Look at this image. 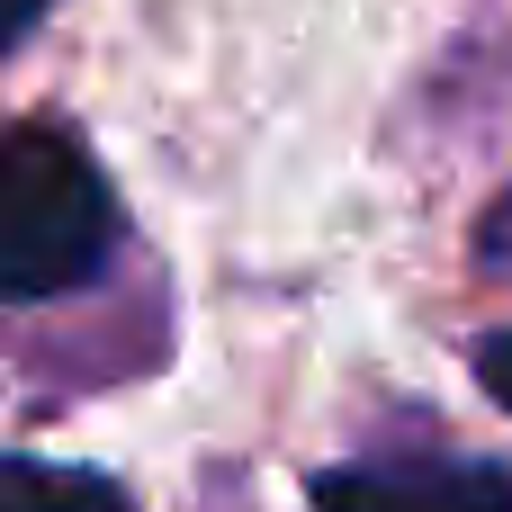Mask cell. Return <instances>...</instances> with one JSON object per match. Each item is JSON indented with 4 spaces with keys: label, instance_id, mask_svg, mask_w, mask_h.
<instances>
[{
    "label": "cell",
    "instance_id": "cell-1",
    "mask_svg": "<svg viewBox=\"0 0 512 512\" xmlns=\"http://www.w3.org/2000/svg\"><path fill=\"white\" fill-rule=\"evenodd\" d=\"M117 252V198L81 135L9 126L0 135V297H72Z\"/></svg>",
    "mask_w": 512,
    "mask_h": 512
},
{
    "label": "cell",
    "instance_id": "cell-2",
    "mask_svg": "<svg viewBox=\"0 0 512 512\" xmlns=\"http://www.w3.org/2000/svg\"><path fill=\"white\" fill-rule=\"evenodd\" d=\"M315 512H512V477L486 459L333 468V477H315Z\"/></svg>",
    "mask_w": 512,
    "mask_h": 512
},
{
    "label": "cell",
    "instance_id": "cell-3",
    "mask_svg": "<svg viewBox=\"0 0 512 512\" xmlns=\"http://www.w3.org/2000/svg\"><path fill=\"white\" fill-rule=\"evenodd\" d=\"M0 512H126V495L99 468H54V459H0Z\"/></svg>",
    "mask_w": 512,
    "mask_h": 512
},
{
    "label": "cell",
    "instance_id": "cell-4",
    "mask_svg": "<svg viewBox=\"0 0 512 512\" xmlns=\"http://www.w3.org/2000/svg\"><path fill=\"white\" fill-rule=\"evenodd\" d=\"M477 378H486V396L512 414V333H486L477 342Z\"/></svg>",
    "mask_w": 512,
    "mask_h": 512
},
{
    "label": "cell",
    "instance_id": "cell-5",
    "mask_svg": "<svg viewBox=\"0 0 512 512\" xmlns=\"http://www.w3.org/2000/svg\"><path fill=\"white\" fill-rule=\"evenodd\" d=\"M36 9H45V0H0V45H9V36H27V27H36Z\"/></svg>",
    "mask_w": 512,
    "mask_h": 512
}]
</instances>
